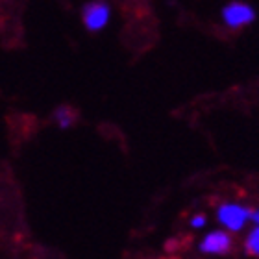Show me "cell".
<instances>
[{"mask_svg": "<svg viewBox=\"0 0 259 259\" xmlns=\"http://www.w3.org/2000/svg\"><path fill=\"white\" fill-rule=\"evenodd\" d=\"M250 221H254V224H257V226H259V207L250 213Z\"/></svg>", "mask_w": 259, "mask_h": 259, "instance_id": "cell-8", "label": "cell"}, {"mask_svg": "<svg viewBox=\"0 0 259 259\" xmlns=\"http://www.w3.org/2000/svg\"><path fill=\"white\" fill-rule=\"evenodd\" d=\"M257 21V10L246 0H230L222 6L221 22L230 32H243Z\"/></svg>", "mask_w": 259, "mask_h": 259, "instance_id": "cell-1", "label": "cell"}, {"mask_svg": "<svg viewBox=\"0 0 259 259\" xmlns=\"http://www.w3.org/2000/svg\"><path fill=\"white\" fill-rule=\"evenodd\" d=\"M205 215H194L193 219H191V226L194 228V230H200V228L205 226Z\"/></svg>", "mask_w": 259, "mask_h": 259, "instance_id": "cell-7", "label": "cell"}, {"mask_svg": "<svg viewBox=\"0 0 259 259\" xmlns=\"http://www.w3.org/2000/svg\"><path fill=\"white\" fill-rule=\"evenodd\" d=\"M250 213L252 211L239 202H224L217 209V219L226 232H241L250 221Z\"/></svg>", "mask_w": 259, "mask_h": 259, "instance_id": "cell-3", "label": "cell"}, {"mask_svg": "<svg viewBox=\"0 0 259 259\" xmlns=\"http://www.w3.org/2000/svg\"><path fill=\"white\" fill-rule=\"evenodd\" d=\"M52 119L58 124V128L69 130L76 122V111L70 106H58L54 109V113H52Z\"/></svg>", "mask_w": 259, "mask_h": 259, "instance_id": "cell-5", "label": "cell"}, {"mask_svg": "<svg viewBox=\"0 0 259 259\" xmlns=\"http://www.w3.org/2000/svg\"><path fill=\"white\" fill-rule=\"evenodd\" d=\"M80 19L89 33L102 32L111 21V6L106 0H89L81 6Z\"/></svg>", "mask_w": 259, "mask_h": 259, "instance_id": "cell-2", "label": "cell"}, {"mask_svg": "<svg viewBox=\"0 0 259 259\" xmlns=\"http://www.w3.org/2000/svg\"><path fill=\"white\" fill-rule=\"evenodd\" d=\"M232 248V237L226 230H213L202 239L200 250L207 255H224Z\"/></svg>", "mask_w": 259, "mask_h": 259, "instance_id": "cell-4", "label": "cell"}, {"mask_svg": "<svg viewBox=\"0 0 259 259\" xmlns=\"http://www.w3.org/2000/svg\"><path fill=\"white\" fill-rule=\"evenodd\" d=\"M244 246H246V252L255 257H259V226L255 224V228H252L248 233V237L244 241Z\"/></svg>", "mask_w": 259, "mask_h": 259, "instance_id": "cell-6", "label": "cell"}]
</instances>
